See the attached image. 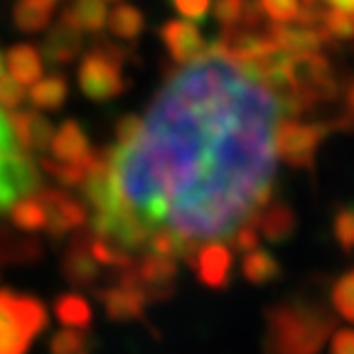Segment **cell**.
Listing matches in <instances>:
<instances>
[{
    "label": "cell",
    "instance_id": "6da1fadb",
    "mask_svg": "<svg viewBox=\"0 0 354 354\" xmlns=\"http://www.w3.org/2000/svg\"><path fill=\"white\" fill-rule=\"evenodd\" d=\"M288 101L221 44L162 86L128 138L94 155L84 224L64 276L111 320H133L183 281L224 288L268 266L293 227L278 199V128Z\"/></svg>",
    "mask_w": 354,
    "mask_h": 354
},
{
    "label": "cell",
    "instance_id": "7a4b0ae2",
    "mask_svg": "<svg viewBox=\"0 0 354 354\" xmlns=\"http://www.w3.org/2000/svg\"><path fill=\"white\" fill-rule=\"evenodd\" d=\"M44 189L39 165L17 140L10 116L0 109V214L10 216L12 207L25 197H32Z\"/></svg>",
    "mask_w": 354,
    "mask_h": 354
},
{
    "label": "cell",
    "instance_id": "3957f363",
    "mask_svg": "<svg viewBox=\"0 0 354 354\" xmlns=\"http://www.w3.org/2000/svg\"><path fill=\"white\" fill-rule=\"evenodd\" d=\"M47 325V310L30 295L0 290V354H28Z\"/></svg>",
    "mask_w": 354,
    "mask_h": 354
},
{
    "label": "cell",
    "instance_id": "277c9868",
    "mask_svg": "<svg viewBox=\"0 0 354 354\" xmlns=\"http://www.w3.org/2000/svg\"><path fill=\"white\" fill-rule=\"evenodd\" d=\"M79 86L82 91L94 101H109L123 91L121 64H118L116 47L109 42L88 52L79 64Z\"/></svg>",
    "mask_w": 354,
    "mask_h": 354
},
{
    "label": "cell",
    "instance_id": "5b68a950",
    "mask_svg": "<svg viewBox=\"0 0 354 354\" xmlns=\"http://www.w3.org/2000/svg\"><path fill=\"white\" fill-rule=\"evenodd\" d=\"M330 126L325 123H305L298 118H283L278 128V150L286 165L290 167H310L315 160L320 143L327 138Z\"/></svg>",
    "mask_w": 354,
    "mask_h": 354
},
{
    "label": "cell",
    "instance_id": "8992f818",
    "mask_svg": "<svg viewBox=\"0 0 354 354\" xmlns=\"http://www.w3.org/2000/svg\"><path fill=\"white\" fill-rule=\"evenodd\" d=\"M162 42L175 62L187 64L207 50V42L192 20H170L160 30Z\"/></svg>",
    "mask_w": 354,
    "mask_h": 354
},
{
    "label": "cell",
    "instance_id": "52a82bcc",
    "mask_svg": "<svg viewBox=\"0 0 354 354\" xmlns=\"http://www.w3.org/2000/svg\"><path fill=\"white\" fill-rule=\"evenodd\" d=\"M50 153L57 162H64V165H79V162H88L94 158L86 133L74 121H64L59 131H55Z\"/></svg>",
    "mask_w": 354,
    "mask_h": 354
},
{
    "label": "cell",
    "instance_id": "ba28073f",
    "mask_svg": "<svg viewBox=\"0 0 354 354\" xmlns=\"http://www.w3.org/2000/svg\"><path fill=\"white\" fill-rule=\"evenodd\" d=\"M12 123V131H15L17 140L28 150H35V153H47L52 145V138H55V128L42 113L37 111H10L8 113Z\"/></svg>",
    "mask_w": 354,
    "mask_h": 354
},
{
    "label": "cell",
    "instance_id": "9c48e42d",
    "mask_svg": "<svg viewBox=\"0 0 354 354\" xmlns=\"http://www.w3.org/2000/svg\"><path fill=\"white\" fill-rule=\"evenodd\" d=\"M273 39H276L278 50L286 52V55H315V50H320V44L330 35L325 30L315 28H305V25H278L271 30Z\"/></svg>",
    "mask_w": 354,
    "mask_h": 354
},
{
    "label": "cell",
    "instance_id": "30bf717a",
    "mask_svg": "<svg viewBox=\"0 0 354 354\" xmlns=\"http://www.w3.org/2000/svg\"><path fill=\"white\" fill-rule=\"evenodd\" d=\"M44 57L32 44H12L6 55V69L10 77H15L25 86H32L37 79H42Z\"/></svg>",
    "mask_w": 354,
    "mask_h": 354
},
{
    "label": "cell",
    "instance_id": "8fae6325",
    "mask_svg": "<svg viewBox=\"0 0 354 354\" xmlns=\"http://www.w3.org/2000/svg\"><path fill=\"white\" fill-rule=\"evenodd\" d=\"M79 52H82V32L66 22H59L42 44V57L52 64H66L77 59Z\"/></svg>",
    "mask_w": 354,
    "mask_h": 354
},
{
    "label": "cell",
    "instance_id": "7c38bea8",
    "mask_svg": "<svg viewBox=\"0 0 354 354\" xmlns=\"http://www.w3.org/2000/svg\"><path fill=\"white\" fill-rule=\"evenodd\" d=\"M106 0H72V6L62 15V22L72 25L79 32H99L101 28H106Z\"/></svg>",
    "mask_w": 354,
    "mask_h": 354
},
{
    "label": "cell",
    "instance_id": "4fadbf2b",
    "mask_svg": "<svg viewBox=\"0 0 354 354\" xmlns=\"http://www.w3.org/2000/svg\"><path fill=\"white\" fill-rule=\"evenodd\" d=\"M55 6L57 0H17L12 8V20L22 32H39L50 28Z\"/></svg>",
    "mask_w": 354,
    "mask_h": 354
},
{
    "label": "cell",
    "instance_id": "5bb4252c",
    "mask_svg": "<svg viewBox=\"0 0 354 354\" xmlns=\"http://www.w3.org/2000/svg\"><path fill=\"white\" fill-rule=\"evenodd\" d=\"M66 96H69V86H66L64 77H59V74L37 79L28 91V99L32 101L37 109H44V111L59 109L66 101Z\"/></svg>",
    "mask_w": 354,
    "mask_h": 354
},
{
    "label": "cell",
    "instance_id": "9a60e30c",
    "mask_svg": "<svg viewBox=\"0 0 354 354\" xmlns=\"http://www.w3.org/2000/svg\"><path fill=\"white\" fill-rule=\"evenodd\" d=\"M109 30L113 32V37L118 39H136L140 32H143V12L138 8L128 6V3H121L113 10L109 12V20H106Z\"/></svg>",
    "mask_w": 354,
    "mask_h": 354
},
{
    "label": "cell",
    "instance_id": "2e32d148",
    "mask_svg": "<svg viewBox=\"0 0 354 354\" xmlns=\"http://www.w3.org/2000/svg\"><path fill=\"white\" fill-rule=\"evenodd\" d=\"M327 35L337 39H354V10H330L325 12V22H322Z\"/></svg>",
    "mask_w": 354,
    "mask_h": 354
},
{
    "label": "cell",
    "instance_id": "e0dca14e",
    "mask_svg": "<svg viewBox=\"0 0 354 354\" xmlns=\"http://www.w3.org/2000/svg\"><path fill=\"white\" fill-rule=\"evenodd\" d=\"M28 99V91H25V84H20L10 74H0V109L15 111L22 106V101Z\"/></svg>",
    "mask_w": 354,
    "mask_h": 354
},
{
    "label": "cell",
    "instance_id": "ac0fdd59",
    "mask_svg": "<svg viewBox=\"0 0 354 354\" xmlns=\"http://www.w3.org/2000/svg\"><path fill=\"white\" fill-rule=\"evenodd\" d=\"M261 8L273 22L286 25V22L295 20L300 12V0H259Z\"/></svg>",
    "mask_w": 354,
    "mask_h": 354
},
{
    "label": "cell",
    "instance_id": "d6986e66",
    "mask_svg": "<svg viewBox=\"0 0 354 354\" xmlns=\"http://www.w3.org/2000/svg\"><path fill=\"white\" fill-rule=\"evenodd\" d=\"M246 10V0H216L214 3V15L221 25L227 28H239V22Z\"/></svg>",
    "mask_w": 354,
    "mask_h": 354
},
{
    "label": "cell",
    "instance_id": "ffe728a7",
    "mask_svg": "<svg viewBox=\"0 0 354 354\" xmlns=\"http://www.w3.org/2000/svg\"><path fill=\"white\" fill-rule=\"evenodd\" d=\"M172 6L185 20H192V22H199L205 20L207 12H209V6L212 0H172Z\"/></svg>",
    "mask_w": 354,
    "mask_h": 354
},
{
    "label": "cell",
    "instance_id": "44dd1931",
    "mask_svg": "<svg viewBox=\"0 0 354 354\" xmlns=\"http://www.w3.org/2000/svg\"><path fill=\"white\" fill-rule=\"evenodd\" d=\"M330 354H354V330H342L332 337Z\"/></svg>",
    "mask_w": 354,
    "mask_h": 354
},
{
    "label": "cell",
    "instance_id": "7402d4cb",
    "mask_svg": "<svg viewBox=\"0 0 354 354\" xmlns=\"http://www.w3.org/2000/svg\"><path fill=\"white\" fill-rule=\"evenodd\" d=\"M349 121H354V84L349 86V94H347V116Z\"/></svg>",
    "mask_w": 354,
    "mask_h": 354
},
{
    "label": "cell",
    "instance_id": "603a6c76",
    "mask_svg": "<svg viewBox=\"0 0 354 354\" xmlns=\"http://www.w3.org/2000/svg\"><path fill=\"white\" fill-rule=\"evenodd\" d=\"M0 74H6V55L0 52Z\"/></svg>",
    "mask_w": 354,
    "mask_h": 354
},
{
    "label": "cell",
    "instance_id": "cb8c5ba5",
    "mask_svg": "<svg viewBox=\"0 0 354 354\" xmlns=\"http://www.w3.org/2000/svg\"><path fill=\"white\" fill-rule=\"evenodd\" d=\"M106 3H109V0H106Z\"/></svg>",
    "mask_w": 354,
    "mask_h": 354
}]
</instances>
